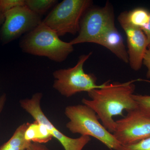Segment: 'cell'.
<instances>
[{"label":"cell","instance_id":"603a6c76","mask_svg":"<svg viewBox=\"0 0 150 150\" xmlns=\"http://www.w3.org/2000/svg\"><path fill=\"white\" fill-rule=\"evenodd\" d=\"M5 15L0 10V25L2 24L4 21Z\"/></svg>","mask_w":150,"mask_h":150},{"label":"cell","instance_id":"ac0fdd59","mask_svg":"<svg viewBox=\"0 0 150 150\" xmlns=\"http://www.w3.org/2000/svg\"><path fill=\"white\" fill-rule=\"evenodd\" d=\"M120 150H150V137L135 144L122 146Z\"/></svg>","mask_w":150,"mask_h":150},{"label":"cell","instance_id":"7c38bea8","mask_svg":"<svg viewBox=\"0 0 150 150\" xmlns=\"http://www.w3.org/2000/svg\"><path fill=\"white\" fill-rule=\"evenodd\" d=\"M24 137L28 141L41 144L47 143L53 138L46 126L35 121L33 123H29Z\"/></svg>","mask_w":150,"mask_h":150},{"label":"cell","instance_id":"8fae6325","mask_svg":"<svg viewBox=\"0 0 150 150\" xmlns=\"http://www.w3.org/2000/svg\"><path fill=\"white\" fill-rule=\"evenodd\" d=\"M96 44L107 48L122 62L129 63V56L123 37L115 27V21L105 29Z\"/></svg>","mask_w":150,"mask_h":150},{"label":"cell","instance_id":"30bf717a","mask_svg":"<svg viewBox=\"0 0 150 150\" xmlns=\"http://www.w3.org/2000/svg\"><path fill=\"white\" fill-rule=\"evenodd\" d=\"M118 21L127 38L129 64L132 69L139 71L142 68L144 56L149 46L147 38L141 28L133 26L128 22L126 11L119 15Z\"/></svg>","mask_w":150,"mask_h":150},{"label":"cell","instance_id":"6da1fadb","mask_svg":"<svg viewBox=\"0 0 150 150\" xmlns=\"http://www.w3.org/2000/svg\"><path fill=\"white\" fill-rule=\"evenodd\" d=\"M142 80L138 79L123 83L108 81L104 87L88 93L90 99L83 98L82 102L93 110L102 125L113 134L116 127L113 117L123 116L124 110L129 112L138 108L133 97L135 90L134 83Z\"/></svg>","mask_w":150,"mask_h":150},{"label":"cell","instance_id":"7402d4cb","mask_svg":"<svg viewBox=\"0 0 150 150\" xmlns=\"http://www.w3.org/2000/svg\"><path fill=\"white\" fill-rule=\"evenodd\" d=\"M6 100V95L5 94H3L0 97V114L4 107Z\"/></svg>","mask_w":150,"mask_h":150},{"label":"cell","instance_id":"5b68a950","mask_svg":"<svg viewBox=\"0 0 150 150\" xmlns=\"http://www.w3.org/2000/svg\"><path fill=\"white\" fill-rule=\"evenodd\" d=\"M93 4L91 0H64L57 4L42 22L58 35L78 33L83 16Z\"/></svg>","mask_w":150,"mask_h":150},{"label":"cell","instance_id":"9a60e30c","mask_svg":"<svg viewBox=\"0 0 150 150\" xmlns=\"http://www.w3.org/2000/svg\"><path fill=\"white\" fill-rule=\"evenodd\" d=\"M56 0H25V6L33 12L41 16L58 3Z\"/></svg>","mask_w":150,"mask_h":150},{"label":"cell","instance_id":"2e32d148","mask_svg":"<svg viewBox=\"0 0 150 150\" xmlns=\"http://www.w3.org/2000/svg\"><path fill=\"white\" fill-rule=\"evenodd\" d=\"M133 97L138 109L144 115L150 118V96L134 94Z\"/></svg>","mask_w":150,"mask_h":150},{"label":"cell","instance_id":"7a4b0ae2","mask_svg":"<svg viewBox=\"0 0 150 150\" xmlns=\"http://www.w3.org/2000/svg\"><path fill=\"white\" fill-rule=\"evenodd\" d=\"M19 45L24 53L46 57L58 63L65 61L74 51V46L70 42L61 40L55 31L42 21L25 35Z\"/></svg>","mask_w":150,"mask_h":150},{"label":"cell","instance_id":"ffe728a7","mask_svg":"<svg viewBox=\"0 0 150 150\" xmlns=\"http://www.w3.org/2000/svg\"><path fill=\"white\" fill-rule=\"evenodd\" d=\"M26 150H50L44 144L31 142Z\"/></svg>","mask_w":150,"mask_h":150},{"label":"cell","instance_id":"ba28073f","mask_svg":"<svg viewBox=\"0 0 150 150\" xmlns=\"http://www.w3.org/2000/svg\"><path fill=\"white\" fill-rule=\"evenodd\" d=\"M42 21L41 16L25 6L12 9L5 14L0 34L1 39L4 43L11 42L30 32Z\"/></svg>","mask_w":150,"mask_h":150},{"label":"cell","instance_id":"5bb4252c","mask_svg":"<svg viewBox=\"0 0 150 150\" xmlns=\"http://www.w3.org/2000/svg\"><path fill=\"white\" fill-rule=\"evenodd\" d=\"M126 13L128 22L135 27L142 29L149 22L150 12L144 8H137Z\"/></svg>","mask_w":150,"mask_h":150},{"label":"cell","instance_id":"52a82bcc","mask_svg":"<svg viewBox=\"0 0 150 150\" xmlns=\"http://www.w3.org/2000/svg\"><path fill=\"white\" fill-rule=\"evenodd\" d=\"M42 93L37 92L30 98L21 100V107L34 118L35 121L42 123L50 131L53 138L58 140L65 150H83L85 146L90 142V137L81 136L74 139L68 137L59 131L52 124L43 112L41 108Z\"/></svg>","mask_w":150,"mask_h":150},{"label":"cell","instance_id":"4fadbf2b","mask_svg":"<svg viewBox=\"0 0 150 150\" xmlns=\"http://www.w3.org/2000/svg\"><path fill=\"white\" fill-rule=\"evenodd\" d=\"M28 124L24 123L19 126L9 140L0 147V150H26L31 143L24 137Z\"/></svg>","mask_w":150,"mask_h":150},{"label":"cell","instance_id":"44dd1931","mask_svg":"<svg viewBox=\"0 0 150 150\" xmlns=\"http://www.w3.org/2000/svg\"><path fill=\"white\" fill-rule=\"evenodd\" d=\"M142 29L146 35L147 39L148 45H149L150 44V13L149 22Z\"/></svg>","mask_w":150,"mask_h":150},{"label":"cell","instance_id":"e0dca14e","mask_svg":"<svg viewBox=\"0 0 150 150\" xmlns=\"http://www.w3.org/2000/svg\"><path fill=\"white\" fill-rule=\"evenodd\" d=\"M25 6V0H0V10L4 14L11 10Z\"/></svg>","mask_w":150,"mask_h":150},{"label":"cell","instance_id":"3957f363","mask_svg":"<svg viewBox=\"0 0 150 150\" xmlns=\"http://www.w3.org/2000/svg\"><path fill=\"white\" fill-rule=\"evenodd\" d=\"M64 113L69 119L66 127L71 133L94 137L110 150L121 149L122 145L100 123L96 113L88 106L83 104L69 105Z\"/></svg>","mask_w":150,"mask_h":150},{"label":"cell","instance_id":"9c48e42d","mask_svg":"<svg viewBox=\"0 0 150 150\" xmlns=\"http://www.w3.org/2000/svg\"><path fill=\"white\" fill-rule=\"evenodd\" d=\"M113 136L122 146L135 144L150 137V118L137 108L115 121Z\"/></svg>","mask_w":150,"mask_h":150},{"label":"cell","instance_id":"277c9868","mask_svg":"<svg viewBox=\"0 0 150 150\" xmlns=\"http://www.w3.org/2000/svg\"><path fill=\"white\" fill-rule=\"evenodd\" d=\"M92 54V52H91L81 55L74 67L54 71L53 88L63 96L69 98L79 93H88L92 90L104 87L108 81L98 85L95 76L87 74L84 70L85 63Z\"/></svg>","mask_w":150,"mask_h":150},{"label":"cell","instance_id":"8992f818","mask_svg":"<svg viewBox=\"0 0 150 150\" xmlns=\"http://www.w3.org/2000/svg\"><path fill=\"white\" fill-rule=\"evenodd\" d=\"M113 21L114 12L110 3L107 2L103 7L90 8L81 20L78 35L70 43L73 46L83 43L96 44L105 29Z\"/></svg>","mask_w":150,"mask_h":150},{"label":"cell","instance_id":"cb8c5ba5","mask_svg":"<svg viewBox=\"0 0 150 150\" xmlns=\"http://www.w3.org/2000/svg\"><path fill=\"white\" fill-rule=\"evenodd\" d=\"M148 48H150V44L149 45V46H148Z\"/></svg>","mask_w":150,"mask_h":150},{"label":"cell","instance_id":"d6986e66","mask_svg":"<svg viewBox=\"0 0 150 150\" xmlns=\"http://www.w3.org/2000/svg\"><path fill=\"white\" fill-rule=\"evenodd\" d=\"M143 64L147 68V77L150 78V48H148L145 53L143 59Z\"/></svg>","mask_w":150,"mask_h":150}]
</instances>
